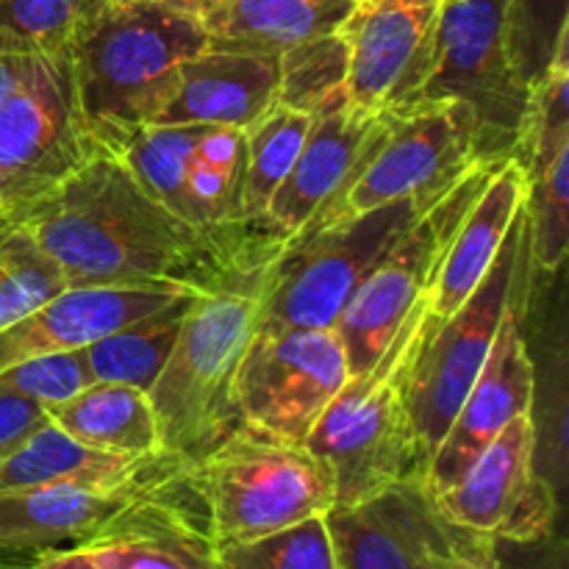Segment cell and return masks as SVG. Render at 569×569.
<instances>
[{"label": "cell", "mask_w": 569, "mask_h": 569, "mask_svg": "<svg viewBox=\"0 0 569 569\" xmlns=\"http://www.w3.org/2000/svg\"><path fill=\"white\" fill-rule=\"evenodd\" d=\"M11 220L48 253L67 287L203 295L283 250L264 226L206 231L181 220L109 150H94L59 189Z\"/></svg>", "instance_id": "1"}, {"label": "cell", "mask_w": 569, "mask_h": 569, "mask_svg": "<svg viewBox=\"0 0 569 569\" xmlns=\"http://www.w3.org/2000/svg\"><path fill=\"white\" fill-rule=\"evenodd\" d=\"M272 256L189 303L164 370L148 389L161 450L194 467L239 426L237 378L259 331Z\"/></svg>", "instance_id": "2"}, {"label": "cell", "mask_w": 569, "mask_h": 569, "mask_svg": "<svg viewBox=\"0 0 569 569\" xmlns=\"http://www.w3.org/2000/svg\"><path fill=\"white\" fill-rule=\"evenodd\" d=\"M206 44V28L161 0H100L67 50L92 142L114 153L150 126L178 67Z\"/></svg>", "instance_id": "3"}, {"label": "cell", "mask_w": 569, "mask_h": 569, "mask_svg": "<svg viewBox=\"0 0 569 569\" xmlns=\"http://www.w3.org/2000/svg\"><path fill=\"white\" fill-rule=\"evenodd\" d=\"M433 315L428 295L411 309L376 365L350 376L306 445L331 467L337 503L353 506L420 476V442L409 411V376Z\"/></svg>", "instance_id": "4"}, {"label": "cell", "mask_w": 569, "mask_h": 569, "mask_svg": "<svg viewBox=\"0 0 569 569\" xmlns=\"http://www.w3.org/2000/svg\"><path fill=\"white\" fill-rule=\"evenodd\" d=\"M217 548L253 542L337 503L333 472L309 445L239 422L189 470Z\"/></svg>", "instance_id": "5"}, {"label": "cell", "mask_w": 569, "mask_h": 569, "mask_svg": "<svg viewBox=\"0 0 569 569\" xmlns=\"http://www.w3.org/2000/svg\"><path fill=\"white\" fill-rule=\"evenodd\" d=\"M481 161L489 159L481 156L476 120L465 106L453 100H420L389 111L387 131L359 176L322 206L295 239L359 220L398 200H417L431 209Z\"/></svg>", "instance_id": "6"}, {"label": "cell", "mask_w": 569, "mask_h": 569, "mask_svg": "<svg viewBox=\"0 0 569 569\" xmlns=\"http://www.w3.org/2000/svg\"><path fill=\"white\" fill-rule=\"evenodd\" d=\"M94 150L72 83L70 56L28 53L0 103V220L59 189Z\"/></svg>", "instance_id": "7"}, {"label": "cell", "mask_w": 569, "mask_h": 569, "mask_svg": "<svg viewBox=\"0 0 569 569\" xmlns=\"http://www.w3.org/2000/svg\"><path fill=\"white\" fill-rule=\"evenodd\" d=\"M422 211L417 200H398L283 244L272 261L261 331L337 326L350 295Z\"/></svg>", "instance_id": "8"}, {"label": "cell", "mask_w": 569, "mask_h": 569, "mask_svg": "<svg viewBox=\"0 0 569 569\" xmlns=\"http://www.w3.org/2000/svg\"><path fill=\"white\" fill-rule=\"evenodd\" d=\"M528 94L531 87L517 76L509 53V0H445L420 100H453L470 109L481 156L500 161L515 153Z\"/></svg>", "instance_id": "9"}, {"label": "cell", "mask_w": 569, "mask_h": 569, "mask_svg": "<svg viewBox=\"0 0 569 569\" xmlns=\"http://www.w3.org/2000/svg\"><path fill=\"white\" fill-rule=\"evenodd\" d=\"M500 161H481L472 167L439 203L422 211L400 233L398 242L350 295L333 326L345 345L350 376H361L376 365L411 309L426 298L450 239Z\"/></svg>", "instance_id": "10"}, {"label": "cell", "mask_w": 569, "mask_h": 569, "mask_svg": "<svg viewBox=\"0 0 569 569\" xmlns=\"http://www.w3.org/2000/svg\"><path fill=\"white\" fill-rule=\"evenodd\" d=\"M522 239H526V211H520L515 228L503 239L492 270L478 283L476 292L448 320L433 317L417 350L409 376V411L420 442V472L448 433L456 411L461 409L492 350L500 317L509 303Z\"/></svg>", "instance_id": "11"}, {"label": "cell", "mask_w": 569, "mask_h": 569, "mask_svg": "<svg viewBox=\"0 0 569 569\" xmlns=\"http://www.w3.org/2000/svg\"><path fill=\"white\" fill-rule=\"evenodd\" d=\"M348 378L337 328H259L239 367V420L306 445Z\"/></svg>", "instance_id": "12"}, {"label": "cell", "mask_w": 569, "mask_h": 569, "mask_svg": "<svg viewBox=\"0 0 569 569\" xmlns=\"http://www.w3.org/2000/svg\"><path fill=\"white\" fill-rule=\"evenodd\" d=\"M531 415L515 417L448 489L433 495L450 526L489 539H537L559 528L561 498L537 467Z\"/></svg>", "instance_id": "13"}, {"label": "cell", "mask_w": 569, "mask_h": 569, "mask_svg": "<svg viewBox=\"0 0 569 569\" xmlns=\"http://www.w3.org/2000/svg\"><path fill=\"white\" fill-rule=\"evenodd\" d=\"M526 209V206H522ZM531 256H528V226L526 239L517 256L515 281H511L509 303L500 317L492 350L483 361L481 372L472 381L465 403L456 411L448 433L433 450L428 465L422 467L420 481L428 495H439L448 489L483 448L509 426L515 417L531 415L537 403V365L528 353L526 333H522V315L528 306V283H531Z\"/></svg>", "instance_id": "14"}, {"label": "cell", "mask_w": 569, "mask_h": 569, "mask_svg": "<svg viewBox=\"0 0 569 569\" xmlns=\"http://www.w3.org/2000/svg\"><path fill=\"white\" fill-rule=\"evenodd\" d=\"M445 0H356L339 28L348 48V103L389 114L417 103L433 70Z\"/></svg>", "instance_id": "15"}, {"label": "cell", "mask_w": 569, "mask_h": 569, "mask_svg": "<svg viewBox=\"0 0 569 569\" xmlns=\"http://www.w3.org/2000/svg\"><path fill=\"white\" fill-rule=\"evenodd\" d=\"M339 569H450L465 531L433 506L420 476L326 515Z\"/></svg>", "instance_id": "16"}, {"label": "cell", "mask_w": 569, "mask_h": 569, "mask_svg": "<svg viewBox=\"0 0 569 569\" xmlns=\"http://www.w3.org/2000/svg\"><path fill=\"white\" fill-rule=\"evenodd\" d=\"M387 131V114H359L348 100L315 114L292 170L272 194L264 226L292 242L306 222L331 203L365 167Z\"/></svg>", "instance_id": "17"}, {"label": "cell", "mask_w": 569, "mask_h": 569, "mask_svg": "<svg viewBox=\"0 0 569 569\" xmlns=\"http://www.w3.org/2000/svg\"><path fill=\"white\" fill-rule=\"evenodd\" d=\"M278 103V56L206 44L178 67L176 83L150 126L248 131Z\"/></svg>", "instance_id": "18"}, {"label": "cell", "mask_w": 569, "mask_h": 569, "mask_svg": "<svg viewBox=\"0 0 569 569\" xmlns=\"http://www.w3.org/2000/svg\"><path fill=\"white\" fill-rule=\"evenodd\" d=\"M192 292L126 287H67L0 331V370L33 356L83 350L106 333Z\"/></svg>", "instance_id": "19"}, {"label": "cell", "mask_w": 569, "mask_h": 569, "mask_svg": "<svg viewBox=\"0 0 569 569\" xmlns=\"http://www.w3.org/2000/svg\"><path fill=\"white\" fill-rule=\"evenodd\" d=\"M176 487L142 495L78 550L98 569H226L206 520L170 495Z\"/></svg>", "instance_id": "20"}, {"label": "cell", "mask_w": 569, "mask_h": 569, "mask_svg": "<svg viewBox=\"0 0 569 569\" xmlns=\"http://www.w3.org/2000/svg\"><path fill=\"white\" fill-rule=\"evenodd\" d=\"M148 492L156 489H89L72 483L6 489L0 492V550L44 553L81 548Z\"/></svg>", "instance_id": "21"}, {"label": "cell", "mask_w": 569, "mask_h": 569, "mask_svg": "<svg viewBox=\"0 0 569 569\" xmlns=\"http://www.w3.org/2000/svg\"><path fill=\"white\" fill-rule=\"evenodd\" d=\"M526 194L528 178L522 167L515 159L500 161L467 209L428 289V306L437 320H448L453 311H459L492 270L503 239L509 237L526 206Z\"/></svg>", "instance_id": "22"}, {"label": "cell", "mask_w": 569, "mask_h": 569, "mask_svg": "<svg viewBox=\"0 0 569 569\" xmlns=\"http://www.w3.org/2000/svg\"><path fill=\"white\" fill-rule=\"evenodd\" d=\"M44 415L50 426L87 448L122 456L164 453L148 392L128 383L94 381L67 400L44 406Z\"/></svg>", "instance_id": "23"}, {"label": "cell", "mask_w": 569, "mask_h": 569, "mask_svg": "<svg viewBox=\"0 0 569 569\" xmlns=\"http://www.w3.org/2000/svg\"><path fill=\"white\" fill-rule=\"evenodd\" d=\"M356 0H231L206 22L214 48L281 56L309 39L337 33Z\"/></svg>", "instance_id": "24"}, {"label": "cell", "mask_w": 569, "mask_h": 569, "mask_svg": "<svg viewBox=\"0 0 569 569\" xmlns=\"http://www.w3.org/2000/svg\"><path fill=\"white\" fill-rule=\"evenodd\" d=\"M192 298L198 295L172 300V303L139 317L83 348L94 381L128 383V387L148 392L170 359V350L176 345Z\"/></svg>", "instance_id": "25"}, {"label": "cell", "mask_w": 569, "mask_h": 569, "mask_svg": "<svg viewBox=\"0 0 569 569\" xmlns=\"http://www.w3.org/2000/svg\"><path fill=\"white\" fill-rule=\"evenodd\" d=\"M311 120H315L311 114L276 103L259 122L244 131L242 214L248 222L264 226L272 194L292 170L306 137H309Z\"/></svg>", "instance_id": "26"}, {"label": "cell", "mask_w": 569, "mask_h": 569, "mask_svg": "<svg viewBox=\"0 0 569 569\" xmlns=\"http://www.w3.org/2000/svg\"><path fill=\"white\" fill-rule=\"evenodd\" d=\"M348 48L337 33L309 39L278 56V103L303 114H320L348 100Z\"/></svg>", "instance_id": "27"}, {"label": "cell", "mask_w": 569, "mask_h": 569, "mask_svg": "<svg viewBox=\"0 0 569 569\" xmlns=\"http://www.w3.org/2000/svg\"><path fill=\"white\" fill-rule=\"evenodd\" d=\"M569 39L559 44L553 61L531 87L528 109L522 117L520 137H517L511 159L522 167V172L545 170L561 150L569 148Z\"/></svg>", "instance_id": "28"}, {"label": "cell", "mask_w": 569, "mask_h": 569, "mask_svg": "<svg viewBox=\"0 0 569 569\" xmlns=\"http://www.w3.org/2000/svg\"><path fill=\"white\" fill-rule=\"evenodd\" d=\"M67 289L59 267L14 220H0V331Z\"/></svg>", "instance_id": "29"}, {"label": "cell", "mask_w": 569, "mask_h": 569, "mask_svg": "<svg viewBox=\"0 0 569 569\" xmlns=\"http://www.w3.org/2000/svg\"><path fill=\"white\" fill-rule=\"evenodd\" d=\"M526 226L531 270L553 276L567 259L569 244V148L545 170L528 176Z\"/></svg>", "instance_id": "30"}, {"label": "cell", "mask_w": 569, "mask_h": 569, "mask_svg": "<svg viewBox=\"0 0 569 569\" xmlns=\"http://www.w3.org/2000/svg\"><path fill=\"white\" fill-rule=\"evenodd\" d=\"M220 561L226 569H339L326 515L253 542L222 545Z\"/></svg>", "instance_id": "31"}, {"label": "cell", "mask_w": 569, "mask_h": 569, "mask_svg": "<svg viewBox=\"0 0 569 569\" xmlns=\"http://www.w3.org/2000/svg\"><path fill=\"white\" fill-rule=\"evenodd\" d=\"M100 0H0V39L28 53H67Z\"/></svg>", "instance_id": "32"}, {"label": "cell", "mask_w": 569, "mask_h": 569, "mask_svg": "<svg viewBox=\"0 0 569 569\" xmlns=\"http://www.w3.org/2000/svg\"><path fill=\"white\" fill-rule=\"evenodd\" d=\"M569 39V0H509V53L517 76L533 87Z\"/></svg>", "instance_id": "33"}, {"label": "cell", "mask_w": 569, "mask_h": 569, "mask_svg": "<svg viewBox=\"0 0 569 569\" xmlns=\"http://www.w3.org/2000/svg\"><path fill=\"white\" fill-rule=\"evenodd\" d=\"M89 383H94V378L89 372L83 350L33 356V359L17 361V365L0 370V389L3 392H14L39 406L67 400Z\"/></svg>", "instance_id": "34"}, {"label": "cell", "mask_w": 569, "mask_h": 569, "mask_svg": "<svg viewBox=\"0 0 569 569\" xmlns=\"http://www.w3.org/2000/svg\"><path fill=\"white\" fill-rule=\"evenodd\" d=\"M498 569H569V545L561 526L537 539H495Z\"/></svg>", "instance_id": "35"}, {"label": "cell", "mask_w": 569, "mask_h": 569, "mask_svg": "<svg viewBox=\"0 0 569 569\" xmlns=\"http://www.w3.org/2000/svg\"><path fill=\"white\" fill-rule=\"evenodd\" d=\"M48 422L44 406L0 389V459Z\"/></svg>", "instance_id": "36"}, {"label": "cell", "mask_w": 569, "mask_h": 569, "mask_svg": "<svg viewBox=\"0 0 569 569\" xmlns=\"http://www.w3.org/2000/svg\"><path fill=\"white\" fill-rule=\"evenodd\" d=\"M450 569H498L495 561V539L465 533Z\"/></svg>", "instance_id": "37"}, {"label": "cell", "mask_w": 569, "mask_h": 569, "mask_svg": "<svg viewBox=\"0 0 569 569\" xmlns=\"http://www.w3.org/2000/svg\"><path fill=\"white\" fill-rule=\"evenodd\" d=\"M26 59H28V50H20L14 48V44L0 39V103H3L6 94L11 92V87H14Z\"/></svg>", "instance_id": "38"}, {"label": "cell", "mask_w": 569, "mask_h": 569, "mask_svg": "<svg viewBox=\"0 0 569 569\" xmlns=\"http://www.w3.org/2000/svg\"><path fill=\"white\" fill-rule=\"evenodd\" d=\"M161 3H164L167 9L178 11L181 17H189V20L206 26V22H209L211 17L220 14L231 0H161Z\"/></svg>", "instance_id": "39"}, {"label": "cell", "mask_w": 569, "mask_h": 569, "mask_svg": "<svg viewBox=\"0 0 569 569\" xmlns=\"http://www.w3.org/2000/svg\"><path fill=\"white\" fill-rule=\"evenodd\" d=\"M33 569H98L92 561L87 559V553H81L78 548L67 550H44L37 553Z\"/></svg>", "instance_id": "40"}, {"label": "cell", "mask_w": 569, "mask_h": 569, "mask_svg": "<svg viewBox=\"0 0 569 569\" xmlns=\"http://www.w3.org/2000/svg\"><path fill=\"white\" fill-rule=\"evenodd\" d=\"M37 553H9L0 550V569H33Z\"/></svg>", "instance_id": "41"}]
</instances>
